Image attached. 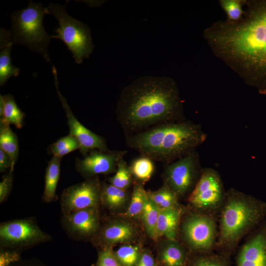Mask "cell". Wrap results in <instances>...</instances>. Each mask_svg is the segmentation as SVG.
Wrapping results in <instances>:
<instances>
[{"instance_id":"9a60e30c","label":"cell","mask_w":266,"mask_h":266,"mask_svg":"<svg viewBox=\"0 0 266 266\" xmlns=\"http://www.w3.org/2000/svg\"><path fill=\"white\" fill-rule=\"evenodd\" d=\"M97 208L89 207L64 215L66 226L69 232L77 236H88L94 233L99 225Z\"/></svg>"},{"instance_id":"4fadbf2b","label":"cell","mask_w":266,"mask_h":266,"mask_svg":"<svg viewBox=\"0 0 266 266\" xmlns=\"http://www.w3.org/2000/svg\"><path fill=\"white\" fill-rule=\"evenodd\" d=\"M127 152L126 150L104 152L94 150L83 159H76V169L83 176L90 178L100 174H109L115 171L118 162Z\"/></svg>"},{"instance_id":"d6986e66","label":"cell","mask_w":266,"mask_h":266,"mask_svg":"<svg viewBox=\"0 0 266 266\" xmlns=\"http://www.w3.org/2000/svg\"><path fill=\"white\" fill-rule=\"evenodd\" d=\"M0 121L13 124L18 129L24 124V113L18 106L11 94L0 95Z\"/></svg>"},{"instance_id":"ac0fdd59","label":"cell","mask_w":266,"mask_h":266,"mask_svg":"<svg viewBox=\"0 0 266 266\" xmlns=\"http://www.w3.org/2000/svg\"><path fill=\"white\" fill-rule=\"evenodd\" d=\"M188 256L189 252L177 240H168L159 253L158 264L161 266H186Z\"/></svg>"},{"instance_id":"2e32d148","label":"cell","mask_w":266,"mask_h":266,"mask_svg":"<svg viewBox=\"0 0 266 266\" xmlns=\"http://www.w3.org/2000/svg\"><path fill=\"white\" fill-rule=\"evenodd\" d=\"M13 42L9 31L0 30V85L3 86L11 77L19 75L20 70L11 62L10 56Z\"/></svg>"},{"instance_id":"44dd1931","label":"cell","mask_w":266,"mask_h":266,"mask_svg":"<svg viewBox=\"0 0 266 266\" xmlns=\"http://www.w3.org/2000/svg\"><path fill=\"white\" fill-rule=\"evenodd\" d=\"M134 235L133 228L125 223H112L105 227L101 234V240L110 244L130 240Z\"/></svg>"},{"instance_id":"277c9868","label":"cell","mask_w":266,"mask_h":266,"mask_svg":"<svg viewBox=\"0 0 266 266\" xmlns=\"http://www.w3.org/2000/svg\"><path fill=\"white\" fill-rule=\"evenodd\" d=\"M219 214L215 251L232 256L241 240L266 219V202L232 188Z\"/></svg>"},{"instance_id":"cb8c5ba5","label":"cell","mask_w":266,"mask_h":266,"mask_svg":"<svg viewBox=\"0 0 266 266\" xmlns=\"http://www.w3.org/2000/svg\"><path fill=\"white\" fill-rule=\"evenodd\" d=\"M127 196V190L105 183L102 187L100 201L109 208H117L126 202Z\"/></svg>"},{"instance_id":"3957f363","label":"cell","mask_w":266,"mask_h":266,"mask_svg":"<svg viewBox=\"0 0 266 266\" xmlns=\"http://www.w3.org/2000/svg\"><path fill=\"white\" fill-rule=\"evenodd\" d=\"M125 138L127 146L141 156L167 164L196 151L207 135L200 125L184 120L162 124Z\"/></svg>"},{"instance_id":"8d00e7d4","label":"cell","mask_w":266,"mask_h":266,"mask_svg":"<svg viewBox=\"0 0 266 266\" xmlns=\"http://www.w3.org/2000/svg\"><path fill=\"white\" fill-rule=\"evenodd\" d=\"M8 168L12 167V162L9 156L2 150L0 149V171L3 172Z\"/></svg>"},{"instance_id":"5bb4252c","label":"cell","mask_w":266,"mask_h":266,"mask_svg":"<svg viewBox=\"0 0 266 266\" xmlns=\"http://www.w3.org/2000/svg\"><path fill=\"white\" fill-rule=\"evenodd\" d=\"M236 266H266V219L246 237L235 257Z\"/></svg>"},{"instance_id":"e575fe53","label":"cell","mask_w":266,"mask_h":266,"mask_svg":"<svg viewBox=\"0 0 266 266\" xmlns=\"http://www.w3.org/2000/svg\"><path fill=\"white\" fill-rule=\"evenodd\" d=\"M158 262L148 251L141 253L136 266H158Z\"/></svg>"},{"instance_id":"f1b7e54d","label":"cell","mask_w":266,"mask_h":266,"mask_svg":"<svg viewBox=\"0 0 266 266\" xmlns=\"http://www.w3.org/2000/svg\"><path fill=\"white\" fill-rule=\"evenodd\" d=\"M147 193L139 184L134 185L130 205L125 215L129 217H137L141 214L147 198Z\"/></svg>"},{"instance_id":"7a4b0ae2","label":"cell","mask_w":266,"mask_h":266,"mask_svg":"<svg viewBox=\"0 0 266 266\" xmlns=\"http://www.w3.org/2000/svg\"><path fill=\"white\" fill-rule=\"evenodd\" d=\"M116 114L125 136L185 120L178 85L166 76H141L125 86L118 100Z\"/></svg>"},{"instance_id":"d6a6232c","label":"cell","mask_w":266,"mask_h":266,"mask_svg":"<svg viewBox=\"0 0 266 266\" xmlns=\"http://www.w3.org/2000/svg\"><path fill=\"white\" fill-rule=\"evenodd\" d=\"M97 266H121L115 252L110 247L101 251L98 256Z\"/></svg>"},{"instance_id":"6da1fadb","label":"cell","mask_w":266,"mask_h":266,"mask_svg":"<svg viewBox=\"0 0 266 266\" xmlns=\"http://www.w3.org/2000/svg\"><path fill=\"white\" fill-rule=\"evenodd\" d=\"M245 6L241 20L217 21L203 35L216 57L266 95V0H246Z\"/></svg>"},{"instance_id":"603a6c76","label":"cell","mask_w":266,"mask_h":266,"mask_svg":"<svg viewBox=\"0 0 266 266\" xmlns=\"http://www.w3.org/2000/svg\"><path fill=\"white\" fill-rule=\"evenodd\" d=\"M0 148L9 156L12 162V167L14 168L19 154L18 138L9 125L0 121Z\"/></svg>"},{"instance_id":"74e56055","label":"cell","mask_w":266,"mask_h":266,"mask_svg":"<svg viewBox=\"0 0 266 266\" xmlns=\"http://www.w3.org/2000/svg\"><path fill=\"white\" fill-rule=\"evenodd\" d=\"M91 266H94V265H92Z\"/></svg>"},{"instance_id":"5b68a950","label":"cell","mask_w":266,"mask_h":266,"mask_svg":"<svg viewBox=\"0 0 266 266\" xmlns=\"http://www.w3.org/2000/svg\"><path fill=\"white\" fill-rule=\"evenodd\" d=\"M46 14V7L30 0L26 8L11 14L9 31L14 43L20 44L40 54L44 60L51 63L48 47L52 38L43 24Z\"/></svg>"},{"instance_id":"836d02e7","label":"cell","mask_w":266,"mask_h":266,"mask_svg":"<svg viewBox=\"0 0 266 266\" xmlns=\"http://www.w3.org/2000/svg\"><path fill=\"white\" fill-rule=\"evenodd\" d=\"M14 169L10 168L9 171L2 177L0 183V202H2L8 197L12 189Z\"/></svg>"},{"instance_id":"ffe728a7","label":"cell","mask_w":266,"mask_h":266,"mask_svg":"<svg viewBox=\"0 0 266 266\" xmlns=\"http://www.w3.org/2000/svg\"><path fill=\"white\" fill-rule=\"evenodd\" d=\"M231 257L216 251L189 253L186 266H231Z\"/></svg>"},{"instance_id":"83f0119b","label":"cell","mask_w":266,"mask_h":266,"mask_svg":"<svg viewBox=\"0 0 266 266\" xmlns=\"http://www.w3.org/2000/svg\"><path fill=\"white\" fill-rule=\"evenodd\" d=\"M80 149L77 139L70 134L64 136L52 143L47 148L48 153L62 158L64 155Z\"/></svg>"},{"instance_id":"484cf974","label":"cell","mask_w":266,"mask_h":266,"mask_svg":"<svg viewBox=\"0 0 266 266\" xmlns=\"http://www.w3.org/2000/svg\"><path fill=\"white\" fill-rule=\"evenodd\" d=\"M148 197L160 209L179 207L178 197L166 185L153 192H147Z\"/></svg>"},{"instance_id":"4dcf8cb0","label":"cell","mask_w":266,"mask_h":266,"mask_svg":"<svg viewBox=\"0 0 266 266\" xmlns=\"http://www.w3.org/2000/svg\"><path fill=\"white\" fill-rule=\"evenodd\" d=\"M219 1L227 15L226 21L235 22L242 18L245 12L243 6H245L246 0H220Z\"/></svg>"},{"instance_id":"7402d4cb","label":"cell","mask_w":266,"mask_h":266,"mask_svg":"<svg viewBox=\"0 0 266 266\" xmlns=\"http://www.w3.org/2000/svg\"><path fill=\"white\" fill-rule=\"evenodd\" d=\"M62 158L53 156L48 163L45 175V187L43 200L47 202L54 200L56 190L60 174V165Z\"/></svg>"},{"instance_id":"8fae6325","label":"cell","mask_w":266,"mask_h":266,"mask_svg":"<svg viewBox=\"0 0 266 266\" xmlns=\"http://www.w3.org/2000/svg\"><path fill=\"white\" fill-rule=\"evenodd\" d=\"M52 73L57 95L66 116L69 130V134L74 136L78 141L80 153L84 157L89 152L94 150H99L104 152L110 151L103 137L85 127L76 118L66 98L60 91L57 71L54 66H52Z\"/></svg>"},{"instance_id":"ba28073f","label":"cell","mask_w":266,"mask_h":266,"mask_svg":"<svg viewBox=\"0 0 266 266\" xmlns=\"http://www.w3.org/2000/svg\"><path fill=\"white\" fill-rule=\"evenodd\" d=\"M226 195L219 172L212 168H202L198 181L188 195V201L194 210L217 214Z\"/></svg>"},{"instance_id":"7c38bea8","label":"cell","mask_w":266,"mask_h":266,"mask_svg":"<svg viewBox=\"0 0 266 266\" xmlns=\"http://www.w3.org/2000/svg\"><path fill=\"white\" fill-rule=\"evenodd\" d=\"M0 238L2 243L9 245H26L44 241L49 235L33 221L18 220L1 224Z\"/></svg>"},{"instance_id":"4316f807","label":"cell","mask_w":266,"mask_h":266,"mask_svg":"<svg viewBox=\"0 0 266 266\" xmlns=\"http://www.w3.org/2000/svg\"><path fill=\"white\" fill-rule=\"evenodd\" d=\"M153 161L151 159L142 156L136 158L130 166L132 175L140 181H148L154 172Z\"/></svg>"},{"instance_id":"1f68e13d","label":"cell","mask_w":266,"mask_h":266,"mask_svg":"<svg viewBox=\"0 0 266 266\" xmlns=\"http://www.w3.org/2000/svg\"><path fill=\"white\" fill-rule=\"evenodd\" d=\"M115 254L121 266H136L141 253L137 246L129 245L120 247Z\"/></svg>"},{"instance_id":"8992f818","label":"cell","mask_w":266,"mask_h":266,"mask_svg":"<svg viewBox=\"0 0 266 266\" xmlns=\"http://www.w3.org/2000/svg\"><path fill=\"white\" fill-rule=\"evenodd\" d=\"M66 4L51 3L46 7L47 14L53 15L59 22V27L55 30L57 34L51 35L52 38L62 40L71 52L75 62L81 64L94 50L91 31L87 25L67 14Z\"/></svg>"},{"instance_id":"9c48e42d","label":"cell","mask_w":266,"mask_h":266,"mask_svg":"<svg viewBox=\"0 0 266 266\" xmlns=\"http://www.w3.org/2000/svg\"><path fill=\"white\" fill-rule=\"evenodd\" d=\"M202 168L197 151L169 164L164 171L165 185L179 198L192 191L198 181Z\"/></svg>"},{"instance_id":"e0dca14e","label":"cell","mask_w":266,"mask_h":266,"mask_svg":"<svg viewBox=\"0 0 266 266\" xmlns=\"http://www.w3.org/2000/svg\"><path fill=\"white\" fill-rule=\"evenodd\" d=\"M183 212L180 206L160 209L157 226V236H164L168 240H177Z\"/></svg>"},{"instance_id":"f546056e","label":"cell","mask_w":266,"mask_h":266,"mask_svg":"<svg viewBox=\"0 0 266 266\" xmlns=\"http://www.w3.org/2000/svg\"><path fill=\"white\" fill-rule=\"evenodd\" d=\"M132 173L129 166L123 158L119 160L117 166V170L115 175L108 179L110 184L127 190L130 186L132 181Z\"/></svg>"},{"instance_id":"30bf717a","label":"cell","mask_w":266,"mask_h":266,"mask_svg":"<svg viewBox=\"0 0 266 266\" xmlns=\"http://www.w3.org/2000/svg\"><path fill=\"white\" fill-rule=\"evenodd\" d=\"M102 187L98 178L71 186L63 192L62 211L64 215L89 207H97L100 201Z\"/></svg>"},{"instance_id":"52a82bcc","label":"cell","mask_w":266,"mask_h":266,"mask_svg":"<svg viewBox=\"0 0 266 266\" xmlns=\"http://www.w3.org/2000/svg\"><path fill=\"white\" fill-rule=\"evenodd\" d=\"M190 212L183 219L180 229L189 253L215 251L218 236V215L194 210Z\"/></svg>"},{"instance_id":"d590c367","label":"cell","mask_w":266,"mask_h":266,"mask_svg":"<svg viewBox=\"0 0 266 266\" xmlns=\"http://www.w3.org/2000/svg\"><path fill=\"white\" fill-rule=\"evenodd\" d=\"M19 255L15 252H2L0 254V266H7L10 263L18 261Z\"/></svg>"},{"instance_id":"d4e9b609","label":"cell","mask_w":266,"mask_h":266,"mask_svg":"<svg viewBox=\"0 0 266 266\" xmlns=\"http://www.w3.org/2000/svg\"><path fill=\"white\" fill-rule=\"evenodd\" d=\"M159 211V207L148 196L141 215L147 234L153 239L158 237L157 226Z\"/></svg>"}]
</instances>
